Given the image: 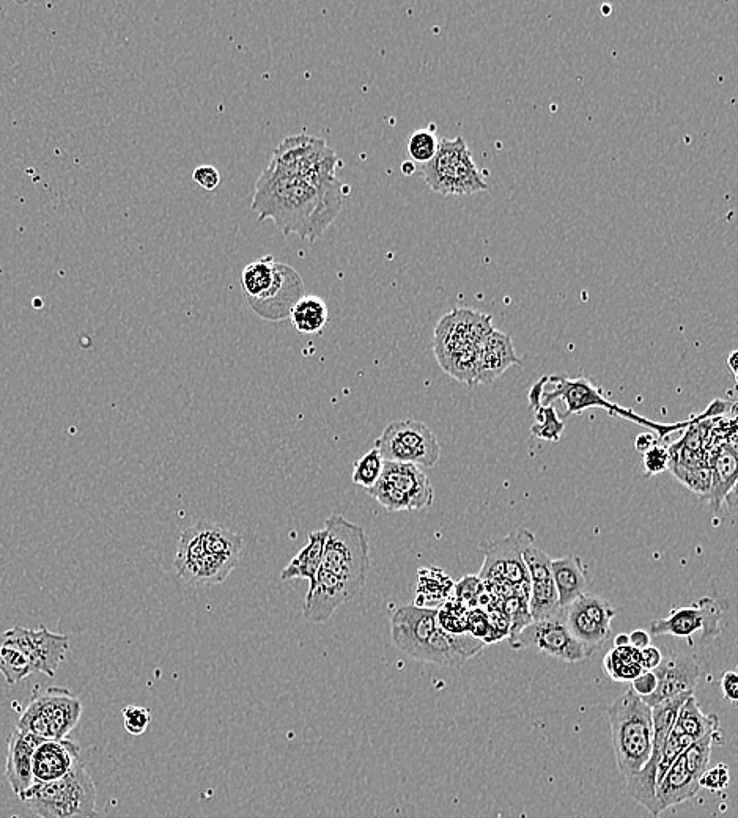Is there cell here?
Wrapping results in <instances>:
<instances>
[{"instance_id": "cell-47", "label": "cell", "mask_w": 738, "mask_h": 818, "mask_svg": "<svg viewBox=\"0 0 738 818\" xmlns=\"http://www.w3.org/2000/svg\"><path fill=\"white\" fill-rule=\"evenodd\" d=\"M737 359H738L737 351H732V353L729 354V358H727V361H726L727 365H729V369H731L732 373H734L735 380H737V375H738V373H737V365H738Z\"/></svg>"}, {"instance_id": "cell-37", "label": "cell", "mask_w": 738, "mask_h": 818, "mask_svg": "<svg viewBox=\"0 0 738 818\" xmlns=\"http://www.w3.org/2000/svg\"><path fill=\"white\" fill-rule=\"evenodd\" d=\"M484 583L476 576H466L457 586H454V598L460 601L466 608H477L482 603V597L485 595Z\"/></svg>"}, {"instance_id": "cell-40", "label": "cell", "mask_w": 738, "mask_h": 818, "mask_svg": "<svg viewBox=\"0 0 738 818\" xmlns=\"http://www.w3.org/2000/svg\"><path fill=\"white\" fill-rule=\"evenodd\" d=\"M729 781H731L729 767L724 765V763H720V765H716L715 768H710V770L704 771V774L701 776V781H699V785H701V789L718 793L723 792V790L726 789L727 785H729Z\"/></svg>"}, {"instance_id": "cell-28", "label": "cell", "mask_w": 738, "mask_h": 818, "mask_svg": "<svg viewBox=\"0 0 738 818\" xmlns=\"http://www.w3.org/2000/svg\"><path fill=\"white\" fill-rule=\"evenodd\" d=\"M326 537H328L326 527L318 529V531L310 532L306 546L293 557L292 561L288 562L287 567L284 568V572L281 573V581L306 579L307 583H309V587L314 586L315 579H317L318 568L322 565Z\"/></svg>"}, {"instance_id": "cell-16", "label": "cell", "mask_w": 738, "mask_h": 818, "mask_svg": "<svg viewBox=\"0 0 738 818\" xmlns=\"http://www.w3.org/2000/svg\"><path fill=\"white\" fill-rule=\"evenodd\" d=\"M373 447L380 452L384 461L405 463L417 468H433L441 457V447L435 433L414 419L391 422Z\"/></svg>"}, {"instance_id": "cell-49", "label": "cell", "mask_w": 738, "mask_h": 818, "mask_svg": "<svg viewBox=\"0 0 738 818\" xmlns=\"http://www.w3.org/2000/svg\"><path fill=\"white\" fill-rule=\"evenodd\" d=\"M624 645H630L628 634H619V636L614 639V647H624Z\"/></svg>"}, {"instance_id": "cell-35", "label": "cell", "mask_w": 738, "mask_h": 818, "mask_svg": "<svg viewBox=\"0 0 738 818\" xmlns=\"http://www.w3.org/2000/svg\"><path fill=\"white\" fill-rule=\"evenodd\" d=\"M672 474L682 482L685 487L690 488L694 493L702 498L707 496L710 490V468L709 466L691 465H671Z\"/></svg>"}, {"instance_id": "cell-38", "label": "cell", "mask_w": 738, "mask_h": 818, "mask_svg": "<svg viewBox=\"0 0 738 818\" xmlns=\"http://www.w3.org/2000/svg\"><path fill=\"white\" fill-rule=\"evenodd\" d=\"M122 713L125 730L134 737L144 735L148 726L152 723V713L148 708L139 707V705H128V707L123 708Z\"/></svg>"}, {"instance_id": "cell-12", "label": "cell", "mask_w": 738, "mask_h": 818, "mask_svg": "<svg viewBox=\"0 0 738 818\" xmlns=\"http://www.w3.org/2000/svg\"><path fill=\"white\" fill-rule=\"evenodd\" d=\"M534 534L526 529H518L504 538L493 542L480 543L485 562L479 579L485 587L510 590L512 595L528 598L529 578L523 562V551L534 543Z\"/></svg>"}, {"instance_id": "cell-21", "label": "cell", "mask_w": 738, "mask_h": 818, "mask_svg": "<svg viewBox=\"0 0 738 818\" xmlns=\"http://www.w3.org/2000/svg\"><path fill=\"white\" fill-rule=\"evenodd\" d=\"M614 617V606L594 594L583 595L564 609L565 625L591 655L609 638Z\"/></svg>"}, {"instance_id": "cell-31", "label": "cell", "mask_w": 738, "mask_h": 818, "mask_svg": "<svg viewBox=\"0 0 738 818\" xmlns=\"http://www.w3.org/2000/svg\"><path fill=\"white\" fill-rule=\"evenodd\" d=\"M603 671L614 682H633L644 671L639 661V650L631 645L614 647L603 660Z\"/></svg>"}, {"instance_id": "cell-42", "label": "cell", "mask_w": 738, "mask_h": 818, "mask_svg": "<svg viewBox=\"0 0 738 818\" xmlns=\"http://www.w3.org/2000/svg\"><path fill=\"white\" fill-rule=\"evenodd\" d=\"M658 680L652 671H643L631 682V690L635 691L641 699L650 696L657 690Z\"/></svg>"}, {"instance_id": "cell-19", "label": "cell", "mask_w": 738, "mask_h": 818, "mask_svg": "<svg viewBox=\"0 0 738 818\" xmlns=\"http://www.w3.org/2000/svg\"><path fill=\"white\" fill-rule=\"evenodd\" d=\"M237 565L238 561L213 556L203 550L194 524L178 540L174 570L189 586L205 587L224 583Z\"/></svg>"}, {"instance_id": "cell-50", "label": "cell", "mask_w": 738, "mask_h": 818, "mask_svg": "<svg viewBox=\"0 0 738 818\" xmlns=\"http://www.w3.org/2000/svg\"><path fill=\"white\" fill-rule=\"evenodd\" d=\"M12 818H19V817H12Z\"/></svg>"}, {"instance_id": "cell-45", "label": "cell", "mask_w": 738, "mask_h": 818, "mask_svg": "<svg viewBox=\"0 0 738 818\" xmlns=\"http://www.w3.org/2000/svg\"><path fill=\"white\" fill-rule=\"evenodd\" d=\"M628 641L631 647L636 650H643L650 645V634L646 630H633L628 634Z\"/></svg>"}, {"instance_id": "cell-27", "label": "cell", "mask_w": 738, "mask_h": 818, "mask_svg": "<svg viewBox=\"0 0 738 818\" xmlns=\"http://www.w3.org/2000/svg\"><path fill=\"white\" fill-rule=\"evenodd\" d=\"M738 458L735 443L726 444L716 450L712 466H710V490L704 499L710 502L713 509L718 510L727 494L737 485Z\"/></svg>"}, {"instance_id": "cell-8", "label": "cell", "mask_w": 738, "mask_h": 818, "mask_svg": "<svg viewBox=\"0 0 738 818\" xmlns=\"http://www.w3.org/2000/svg\"><path fill=\"white\" fill-rule=\"evenodd\" d=\"M608 718L617 767L624 779L630 778L643 770L652 751V708L630 688L609 705Z\"/></svg>"}, {"instance_id": "cell-13", "label": "cell", "mask_w": 738, "mask_h": 818, "mask_svg": "<svg viewBox=\"0 0 738 818\" xmlns=\"http://www.w3.org/2000/svg\"><path fill=\"white\" fill-rule=\"evenodd\" d=\"M337 164L339 158L325 139L295 134L277 145L266 169L287 177L329 180L336 177Z\"/></svg>"}, {"instance_id": "cell-36", "label": "cell", "mask_w": 738, "mask_h": 818, "mask_svg": "<svg viewBox=\"0 0 738 818\" xmlns=\"http://www.w3.org/2000/svg\"><path fill=\"white\" fill-rule=\"evenodd\" d=\"M438 150V139L433 131L429 129H419L411 134L408 139V155L411 161L419 166L430 163Z\"/></svg>"}, {"instance_id": "cell-2", "label": "cell", "mask_w": 738, "mask_h": 818, "mask_svg": "<svg viewBox=\"0 0 738 818\" xmlns=\"http://www.w3.org/2000/svg\"><path fill=\"white\" fill-rule=\"evenodd\" d=\"M325 527L322 565L304 600L303 616L310 623L328 622L340 606L353 600L366 586L370 567L369 537L361 526L334 515Z\"/></svg>"}, {"instance_id": "cell-7", "label": "cell", "mask_w": 738, "mask_h": 818, "mask_svg": "<svg viewBox=\"0 0 738 818\" xmlns=\"http://www.w3.org/2000/svg\"><path fill=\"white\" fill-rule=\"evenodd\" d=\"M554 400H562L565 403L564 417L578 416L584 413L586 409H605L613 417H622L633 424L643 425V427L650 428L652 432L658 433L660 438H666L671 433L679 432L683 428H690L691 425L702 421L705 417L712 416L713 409L716 408V403L709 406L705 413L699 416L691 417L690 421L676 422V424H658V422L649 421L646 417L639 416L633 409L624 408V406L617 405V403L609 402L608 398L603 395L602 389L591 383L586 376H569V375H550L543 376L542 398H540V406H548Z\"/></svg>"}, {"instance_id": "cell-39", "label": "cell", "mask_w": 738, "mask_h": 818, "mask_svg": "<svg viewBox=\"0 0 738 818\" xmlns=\"http://www.w3.org/2000/svg\"><path fill=\"white\" fill-rule=\"evenodd\" d=\"M671 466V454L666 447L655 444L652 449L643 454V468L646 476H658L661 472L668 471Z\"/></svg>"}, {"instance_id": "cell-44", "label": "cell", "mask_w": 738, "mask_h": 818, "mask_svg": "<svg viewBox=\"0 0 738 818\" xmlns=\"http://www.w3.org/2000/svg\"><path fill=\"white\" fill-rule=\"evenodd\" d=\"M721 691L727 701L734 704L738 701V675L734 671L726 672L721 678Z\"/></svg>"}, {"instance_id": "cell-25", "label": "cell", "mask_w": 738, "mask_h": 818, "mask_svg": "<svg viewBox=\"0 0 738 818\" xmlns=\"http://www.w3.org/2000/svg\"><path fill=\"white\" fill-rule=\"evenodd\" d=\"M551 576H553L554 587L558 592L559 606L567 609L573 601L589 594V576L587 567L578 556L559 557L551 561Z\"/></svg>"}, {"instance_id": "cell-22", "label": "cell", "mask_w": 738, "mask_h": 818, "mask_svg": "<svg viewBox=\"0 0 738 818\" xmlns=\"http://www.w3.org/2000/svg\"><path fill=\"white\" fill-rule=\"evenodd\" d=\"M652 672L658 680L657 690L643 699L650 708L680 694H694L701 677V664L693 653L680 649L668 650V653H663L660 666Z\"/></svg>"}, {"instance_id": "cell-41", "label": "cell", "mask_w": 738, "mask_h": 818, "mask_svg": "<svg viewBox=\"0 0 738 818\" xmlns=\"http://www.w3.org/2000/svg\"><path fill=\"white\" fill-rule=\"evenodd\" d=\"M192 180L196 181L197 185L205 189V191H215L219 183H221V175H219L216 167L200 166L194 170Z\"/></svg>"}, {"instance_id": "cell-1", "label": "cell", "mask_w": 738, "mask_h": 818, "mask_svg": "<svg viewBox=\"0 0 738 818\" xmlns=\"http://www.w3.org/2000/svg\"><path fill=\"white\" fill-rule=\"evenodd\" d=\"M344 208V183L339 178L307 180L263 170L255 181L251 210L259 221L274 222L285 236L320 240Z\"/></svg>"}, {"instance_id": "cell-46", "label": "cell", "mask_w": 738, "mask_h": 818, "mask_svg": "<svg viewBox=\"0 0 738 818\" xmlns=\"http://www.w3.org/2000/svg\"><path fill=\"white\" fill-rule=\"evenodd\" d=\"M655 444H657V441H655L654 433H641V435L636 436L635 449L638 450L639 454H646L647 450L652 449Z\"/></svg>"}, {"instance_id": "cell-23", "label": "cell", "mask_w": 738, "mask_h": 818, "mask_svg": "<svg viewBox=\"0 0 738 818\" xmlns=\"http://www.w3.org/2000/svg\"><path fill=\"white\" fill-rule=\"evenodd\" d=\"M81 756V746L76 741L41 740L34 752L32 760V776L34 784L62 779L76 767Z\"/></svg>"}, {"instance_id": "cell-48", "label": "cell", "mask_w": 738, "mask_h": 818, "mask_svg": "<svg viewBox=\"0 0 738 818\" xmlns=\"http://www.w3.org/2000/svg\"><path fill=\"white\" fill-rule=\"evenodd\" d=\"M402 172L403 175H413L416 172V164L413 161H405L402 164Z\"/></svg>"}, {"instance_id": "cell-14", "label": "cell", "mask_w": 738, "mask_h": 818, "mask_svg": "<svg viewBox=\"0 0 738 818\" xmlns=\"http://www.w3.org/2000/svg\"><path fill=\"white\" fill-rule=\"evenodd\" d=\"M367 493L388 512H414L435 502V490L424 471L394 461H384L380 480Z\"/></svg>"}, {"instance_id": "cell-33", "label": "cell", "mask_w": 738, "mask_h": 818, "mask_svg": "<svg viewBox=\"0 0 738 818\" xmlns=\"http://www.w3.org/2000/svg\"><path fill=\"white\" fill-rule=\"evenodd\" d=\"M383 468L384 458L381 457L380 452L373 447L367 454L362 455L358 461H355L351 479H353V482L359 485V487L370 490V488L375 487L378 480H380L381 474H383Z\"/></svg>"}, {"instance_id": "cell-18", "label": "cell", "mask_w": 738, "mask_h": 818, "mask_svg": "<svg viewBox=\"0 0 738 818\" xmlns=\"http://www.w3.org/2000/svg\"><path fill=\"white\" fill-rule=\"evenodd\" d=\"M723 606L712 597H702L693 605L672 609L668 616L650 623L652 636H674L693 641L699 636L702 642L713 641L721 633Z\"/></svg>"}, {"instance_id": "cell-15", "label": "cell", "mask_w": 738, "mask_h": 818, "mask_svg": "<svg viewBox=\"0 0 738 818\" xmlns=\"http://www.w3.org/2000/svg\"><path fill=\"white\" fill-rule=\"evenodd\" d=\"M721 740L720 729L710 730L709 734L694 741L690 748L677 757L671 768L657 785V801L660 811L676 807L691 800L701 790V776L709 767L713 745Z\"/></svg>"}, {"instance_id": "cell-26", "label": "cell", "mask_w": 738, "mask_h": 818, "mask_svg": "<svg viewBox=\"0 0 738 818\" xmlns=\"http://www.w3.org/2000/svg\"><path fill=\"white\" fill-rule=\"evenodd\" d=\"M521 364L513 348L512 339L504 332L493 329L480 353L477 384L491 383L504 375L512 365Z\"/></svg>"}, {"instance_id": "cell-20", "label": "cell", "mask_w": 738, "mask_h": 818, "mask_svg": "<svg viewBox=\"0 0 738 818\" xmlns=\"http://www.w3.org/2000/svg\"><path fill=\"white\" fill-rule=\"evenodd\" d=\"M509 641L513 649H536L565 663H578L592 656L573 638L565 625L564 611L551 619L529 623Z\"/></svg>"}, {"instance_id": "cell-9", "label": "cell", "mask_w": 738, "mask_h": 818, "mask_svg": "<svg viewBox=\"0 0 738 818\" xmlns=\"http://www.w3.org/2000/svg\"><path fill=\"white\" fill-rule=\"evenodd\" d=\"M96 787L81 762L57 781L34 784L23 803L40 818H96Z\"/></svg>"}, {"instance_id": "cell-24", "label": "cell", "mask_w": 738, "mask_h": 818, "mask_svg": "<svg viewBox=\"0 0 738 818\" xmlns=\"http://www.w3.org/2000/svg\"><path fill=\"white\" fill-rule=\"evenodd\" d=\"M41 738L29 734L26 730L15 729L7 738V765H5V778L12 787L13 793L23 800V796L29 792L34 785L32 776V760L34 752L40 745Z\"/></svg>"}, {"instance_id": "cell-5", "label": "cell", "mask_w": 738, "mask_h": 818, "mask_svg": "<svg viewBox=\"0 0 738 818\" xmlns=\"http://www.w3.org/2000/svg\"><path fill=\"white\" fill-rule=\"evenodd\" d=\"M68 650V636L52 633L46 627L38 630L13 627L0 631V674L8 685H16L38 672L56 677Z\"/></svg>"}, {"instance_id": "cell-29", "label": "cell", "mask_w": 738, "mask_h": 818, "mask_svg": "<svg viewBox=\"0 0 738 818\" xmlns=\"http://www.w3.org/2000/svg\"><path fill=\"white\" fill-rule=\"evenodd\" d=\"M452 594H454V584L451 578L444 575L441 570L438 568L419 570L416 601L413 605L436 609V606H443Z\"/></svg>"}, {"instance_id": "cell-17", "label": "cell", "mask_w": 738, "mask_h": 818, "mask_svg": "<svg viewBox=\"0 0 738 818\" xmlns=\"http://www.w3.org/2000/svg\"><path fill=\"white\" fill-rule=\"evenodd\" d=\"M690 696H693V694H680V696L661 702V704L652 708L654 737H652V751H650L649 760H647L643 770H639L638 773L625 779L628 795L633 800L638 801L639 804H643L647 811L654 815V818L660 817L661 814L657 801V771L658 765H660L661 752H663L669 730L674 726V721L679 715L680 707Z\"/></svg>"}, {"instance_id": "cell-3", "label": "cell", "mask_w": 738, "mask_h": 818, "mask_svg": "<svg viewBox=\"0 0 738 818\" xmlns=\"http://www.w3.org/2000/svg\"><path fill=\"white\" fill-rule=\"evenodd\" d=\"M391 638L400 652L414 660L449 669H460L485 647V642L471 634L447 633L438 625L436 609L416 605L395 609L391 617Z\"/></svg>"}, {"instance_id": "cell-10", "label": "cell", "mask_w": 738, "mask_h": 818, "mask_svg": "<svg viewBox=\"0 0 738 818\" xmlns=\"http://www.w3.org/2000/svg\"><path fill=\"white\" fill-rule=\"evenodd\" d=\"M419 170L430 189L441 196H471L488 191L463 137L440 139L432 161Z\"/></svg>"}, {"instance_id": "cell-30", "label": "cell", "mask_w": 738, "mask_h": 818, "mask_svg": "<svg viewBox=\"0 0 738 818\" xmlns=\"http://www.w3.org/2000/svg\"><path fill=\"white\" fill-rule=\"evenodd\" d=\"M288 318L292 321L296 331L303 332V334H317L328 323V307L322 298L315 295H304L293 306Z\"/></svg>"}, {"instance_id": "cell-6", "label": "cell", "mask_w": 738, "mask_h": 818, "mask_svg": "<svg viewBox=\"0 0 738 818\" xmlns=\"http://www.w3.org/2000/svg\"><path fill=\"white\" fill-rule=\"evenodd\" d=\"M241 288L252 312L268 321L288 318L304 296L303 279L292 266L277 263L273 255H265L244 268Z\"/></svg>"}, {"instance_id": "cell-34", "label": "cell", "mask_w": 738, "mask_h": 818, "mask_svg": "<svg viewBox=\"0 0 738 818\" xmlns=\"http://www.w3.org/2000/svg\"><path fill=\"white\" fill-rule=\"evenodd\" d=\"M468 611L469 609L463 603L455 598H449L443 606L436 609V620L447 633L463 634L466 633Z\"/></svg>"}, {"instance_id": "cell-43", "label": "cell", "mask_w": 738, "mask_h": 818, "mask_svg": "<svg viewBox=\"0 0 738 818\" xmlns=\"http://www.w3.org/2000/svg\"><path fill=\"white\" fill-rule=\"evenodd\" d=\"M661 660H663V652L654 645L639 650V661H641L644 671H654L660 666Z\"/></svg>"}, {"instance_id": "cell-4", "label": "cell", "mask_w": 738, "mask_h": 818, "mask_svg": "<svg viewBox=\"0 0 738 818\" xmlns=\"http://www.w3.org/2000/svg\"><path fill=\"white\" fill-rule=\"evenodd\" d=\"M493 329L490 315L474 310L455 309L444 315L433 343L441 369L460 383L477 384L480 353Z\"/></svg>"}, {"instance_id": "cell-11", "label": "cell", "mask_w": 738, "mask_h": 818, "mask_svg": "<svg viewBox=\"0 0 738 818\" xmlns=\"http://www.w3.org/2000/svg\"><path fill=\"white\" fill-rule=\"evenodd\" d=\"M81 716L82 702L67 688L52 686L43 693L35 688L16 727L41 740H63L78 726Z\"/></svg>"}, {"instance_id": "cell-32", "label": "cell", "mask_w": 738, "mask_h": 818, "mask_svg": "<svg viewBox=\"0 0 738 818\" xmlns=\"http://www.w3.org/2000/svg\"><path fill=\"white\" fill-rule=\"evenodd\" d=\"M534 413H536V422L531 427L532 435L542 441L559 443L564 435L565 424L556 408L553 405H542L534 409Z\"/></svg>"}]
</instances>
